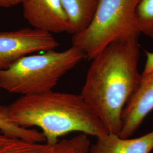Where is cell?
<instances>
[{"label": "cell", "mask_w": 153, "mask_h": 153, "mask_svg": "<svg viewBox=\"0 0 153 153\" xmlns=\"http://www.w3.org/2000/svg\"><path fill=\"white\" fill-rule=\"evenodd\" d=\"M138 38L114 42L92 60L81 95L109 133L118 135L122 113L142 74L138 69Z\"/></svg>", "instance_id": "cell-1"}, {"label": "cell", "mask_w": 153, "mask_h": 153, "mask_svg": "<svg viewBox=\"0 0 153 153\" xmlns=\"http://www.w3.org/2000/svg\"><path fill=\"white\" fill-rule=\"evenodd\" d=\"M10 119L24 128L38 127L51 146L73 132L102 137L108 133L81 94L53 90L21 96L7 105Z\"/></svg>", "instance_id": "cell-2"}, {"label": "cell", "mask_w": 153, "mask_h": 153, "mask_svg": "<svg viewBox=\"0 0 153 153\" xmlns=\"http://www.w3.org/2000/svg\"><path fill=\"white\" fill-rule=\"evenodd\" d=\"M84 59V53L73 45L60 52L52 49L25 56L7 68L0 69V88L22 96L53 90L61 78Z\"/></svg>", "instance_id": "cell-3"}, {"label": "cell", "mask_w": 153, "mask_h": 153, "mask_svg": "<svg viewBox=\"0 0 153 153\" xmlns=\"http://www.w3.org/2000/svg\"><path fill=\"white\" fill-rule=\"evenodd\" d=\"M138 1L99 0L88 27L73 35L72 45L92 60L114 42L138 38L134 16Z\"/></svg>", "instance_id": "cell-4"}, {"label": "cell", "mask_w": 153, "mask_h": 153, "mask_svg": "<svg viewBox=\"0 0 153 153\" xmlns=\"http://www.w3.org/2000/svg\"><path fill=\"white\" fill-rule=\"evenodd\" d=\"M59 42L52 33L35 28L0 32V69H6L27 55L55 49Z\"/></svg>", "instance_id": "cell-5"}, {"label": "cell", "mask_w": 153, "mask_h": 153, "mask_svg": "<svg viewBox=\"0 0 153 153\" xmlns=\"http://www.w3.org/2000/svg\"><path fill=\"white\" fill-rule=\"evenodd\" d=\"M23 16L33 28L50 33H71L61 0H22Z\"/></svg>", "instance_id": "cell-6"}, {"label": "cell", "mask_w": 153, "mask_h": 153, "mask_svg": "<svg viewBox=\"0 0 153 153\" xmlns=\"http://www.w3.org/2000/svg\"><path fill=\"white\" fill-rule=\"evenodd\" d=\"M153 110V71L142 74L135 92L122 113V127L119 136L131 137Z\"/></svg>", "instance_id": "cell-7"}, {"label": "cell", "mask_w": 153, "mask_h": 153, "mask_svg": "<svg viewBox=\"0 0 153 153\" xmlns=\"http://www.w3.org/2000/svg\"><path fill=\"white\" fill-rule=\"evenodd\" d=\"M153 149V131L141 137L123 138L108 133L97 138L90 153H150Z\"/></svg>", "instance_id": "cell-8"}, {"label": "cell", "mask_w": 153, "mask_h": 153, "mask_svg": "<svg viewBox=\"0 0 153 153\" xmlns=\"http://www.w3.org/2000/svg\"><path fill=\"white\" fill-rule=\"evenodd\" d=\"M68 16L71 35L81 33L93 19L99 0H61Z\"/></svg>", "instance_id": "cell-9"}, {"label": "cell", "mask_w": 153, "mask_h": 153, "mask_svg": "<svg viewBox=\"0 0 153 153\" xmlns=\"http://www.w3.org/2000/svg\"><path fill=\"white\" fill-rule=\"evenodd\" d=\"M0 131L1 134L10 138L30 142H45V138L42 131L22 127L14 123L10 119L7 105H0Z\"/></svg>", "instance_id": "cell-10"}, {"label": "cell", "mask_w": 153, "mask_h": 153, "mask_svg": "<svg viewBox=\"0 0 153 153\" xmlns=\"http://www.w3.org/2000/svg\"><path fill=\"white\" fill-rule=\"evenodd\" d=\"M138 33L153 39V0H138L134 13Z\"/></svg>", "instance_id": "cell-11"}, {"label": "cell", "mask_w": 153, "mask_h": 153, "mask_svg": "<svg viewBox=\"0 0 153 153\" xmlns=\"http://www.w3.org/2000/svg\"><path fill=\"white\" fill-rule=\"evenodd\" d=\"M90 146L88 136L80 133L71 138L60 140L51 146L49 153H88Z\"/></svg>", "instance_id": "cell-12"}, {"label": "cell", "mask_w": 153, "mask_h": 153, "mask_svg": "<svg viewBox=\"0 0 153 153\" xmlns=\"http://www.w3.org/2000/svg\"><path fill=\"white\" fill-rule=\"evenodd\" d=\"M51 146L45 142L39 143L14 139L9 143L0 148V153H49Z\"/></svg>", "instance_id": "cell-13"}, {"label": "cell", "mask_w": 153, "mask_h": 153, "mask_svg": "<svg viewBox=\"0 0 153 153\" xmlns=\"http://www.w3.org/2000/svg\"><path fill=\"white\" fill-rule=\"evenodd\" d=\"M146 60L142 74H146L153 71V52H146Z\"/></svg>", "instance_id": "cell-14"}, {"label": "cell", "mask_w": 153, "mask_h": 153, "mask_svg": "<svg viewBox=\"0 0 153 153\" xmlns=\"http://www.w3.org/2000/svg\"><path fill=\"white\" fill-rule=\"evenodd\" d=\"M22 0H0V7L8 8L21 4Z\"/></svg>", "instance_id": "cell-15"}, {"label": "cell", "mask_w": 153, "mask_h": 153, "mask_svg": "<svg viewBox=\"0 0 153 153\" xmlns=\"http://www.w3.org/2000/svg\"><path fill=\"white\" fill-rule=\"evenodd\" d=\"M14 138H10L9 137H6L5 136L0 134V148H2L7 144L11 142Z\"/></svg>", "instance_id": "cell-16"}]
</instances>
